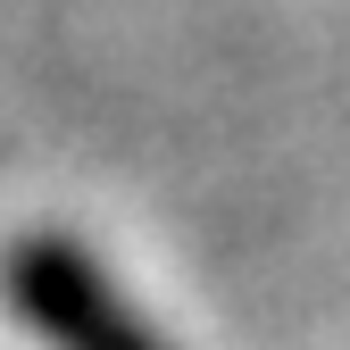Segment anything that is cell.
Wrapping results in <instances>:
<instances>
[{
	"instance_id": "1",
	"label": "cell",
	"mask_w": 350,
	"mask_h": 350,
	"mask_svg": "<svg viewBox=\"0 0 350 350\" xmlns=\"http://www.w3.org/2000/svg\"><path fill=\"white\" fill-rule=\"evenodd\" d=\"M0 284H9V309L51 350H167L75 234H17L0 258Z\"/></svg>"
}]
</instances>
